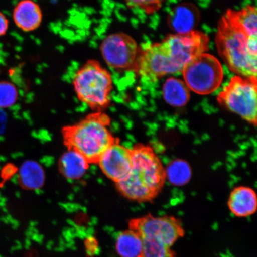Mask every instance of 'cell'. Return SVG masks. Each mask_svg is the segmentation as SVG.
<instances>
[{
    "mask_svg": "<svg viewBox=\"0 0 257 257\" xmlns=\"http://www.w3.org/2000/svg\"><path fill=\"white\" fill-rule=\"evenodd\" d=\"M132 167L124 179L116 183L118 192L128 200L152 202L162 192L166 176L159 157L149 145L138 143L131 149Z\"/></svg>",
    "mask_w": 257,
    "mask_h": 257,
    "instance_id": "cell-1",
    "label": "cell"
},
{
    "mask_svg": "<svg viewBox=\"0 0 257 257\" xmlns=\"http://www.w3.org/2000/svg\"><path fill=\"white\" fill-rule=\"evenodd\" d=\"M111 119L104 112L94 111L78 123L62 128L64 144L85 157L89 164H97L112 145L119 142L110 130Z\"/></svg>",
    "mask_w": 257,
    "mask_h": 257,
    "instance_id": "cell-2",
    "label": "cell"
},
{
    "mask_svg": "<svg viewBox=\"0 0 257 257\" xmlns=\"http://www.w3.org/2000/svg\"><path fill=\"white\" fill-rule=\"evenodd\" d=\"M249 37L223 16L218 26L216 44L218 54L231 71L244 78H256V57L250 54Z\"/></svg>",
    "mask_w": 257,
    "mask_h": 257,
    "instance_id": "cell-3",
    "label": "cell"
},
{
    "mask_svg": "<svg viewBox=\"0 0 257 257\" xmlns=\"http://www.w3.org/2000/svg\"><path fill=\"white\" fill-rule=\"evenodd\" d=\"M80 101L94 111L104 112L110 105L113 88L111 73L96 60H89L77 71L73 80Z\"/></svg>",
    "mask_w": 257,
    "mask_h": 257,
    "instance_id": "cell-4",
    "label": "cell"
},
{
    "mask_svg": "<svg viewBox=\"0 0 257 257\" xmlns=\"http://www.w3.org/2000/svg\"><path fill=\"white\" fill-rule=\"evenodd\" d=\"M218 103L256 126V78L236 76L217 96Z\"/></svg>",
    "mask_w": 257,
    "mask_h": 257,
    "instance_id": "cell-5",
    "label": "cell"
},
{
    "mask_svg": "<svg viewBox=\"0 0 257 257\" xmlns=\"http://www.w3.org/2000/svg\"><path fill=\"white\" fill-rule=\"evenodd\" d=\"M182 73L188 88L202 95L216 91L223 79V70L220 62L216 57L206 53L186 64Z\"/></svg>",
    "mask_w": 257,
    "mask_h": 257,
    "instance_id": "cell-6",
    "label": "cell"
},
{
    "mask_svg": "<svg viewBox=\"0 0 257 257\" xmlns=\"http://www.w3.org/2000/svg\"><path fill=\"white\" fill-rule=\"evenodd\" d=\"M128 227L142 239H156L170 247L185 234L181 220L173 216L147 214L128 220Z\"/></svg>",
    "mask_w": 257,
    "mask_h": 257,
    "instance_id": "cell-7",
    "label": "cell"
},
{
    "mask_svg": "<svg viewBox=\"0 0 257 257\" xmlns=\"http://www.w3.org/2000/svg\"><path fill=\"white\" fill-rule=\"evenodd\" d=\"M133 70L141 78L152 82L169 74L180 73L162 42L138 48Z\"/></svg>",
    "mask_w": 257,
    "mask_h": 257,
    "instance_id": "cell-8",
    "label": "cell"
},
{
    "mask_svg": "<svg viewBox=\"0 0 257 257\" xmlns=\"http://www.w3.org/2000/svg\"><path fill=\"white\" fill-rule=\"evenodd\" d=\"M162 43L174 65L182 73L186 64L208 50L209 38L200 31L170 35Z\"/></svg>",
    "mask_w": 257,
    "mask_h": 257,
    "instance_id": "cell-9",
    "label": "cell"
},
{
    "mask_svg": "<svg viewBox=\"0 0 257 257\" xmlns=\"http://www.w3.org/2000/svg\"><path fill=\"white\" fill-rule=\"evenodd\" d=\"M138 48L136 40L124 33L109 35L100 46L101 55L105 63L116 70H133Z\"/></svg>",
    "mask_w": 257,
    "mask_h": 257,
    "instance_id": "cell-10",
    "label": "cell"
},
{
    "mask_svg": "<svg viewBox=\"0 0 257 257\" xmlns=\"http://www.w3.org/2000/svg\"><path fill=\"white\" fill-rule=\"evenodd\" d=\"M97 164L104 174L116 184L126 178L130 172L131 149L119 142L115 143L102 154Z\"/></svg>",
    "mask_w": 257,
    "mask_h": 257,
    "instance_id": "cell-11",
    "label": "cell"
},
{
    "mask_svg": "<svg viewBox=\"0 0 257 257\" xmlns=\"http://www.w3.org/2000/svg\"><path fill=\"white\" fill-rule=\"evenodd\" d=\"M200 20L198 9L192 3H184L177 6L170 13L168 24L176 34L184 35L194 31Z\"/></svg>",
    "mask_w": 257,
    "mask_h": 257,
    "instance_id": "cell-12",
    "label": "cell"
},
{
    "mask_svg": "<svg viewBox=\"0 0 257 257\" xmlns=\"http://www.w3.org/2000/svg\"><path fill=\"white\" fill-rule=\"evenodd\" d=\"M15 23L24 32H32L40 27L43 14L40 6L33 0H21L14 9Z\"/></svg>",
    "mask_w": 257,
    "mask_h": 257,
    "instance_id": "cell-13",
    "label": "cell"
},
{
    "mask_svg": "<svg viewBox=\"0 0 257 257\" xmlns=\"http://www.w3.org/2000/svg\"><path fill=\"white\" fill-rule=\"evenodd\" d=\"M228 207L234 216L246 217L254 214L256 210V193L246 186H238L231 192Z\"/></svg>",
    "mask_w": 257,
    "mask_h": 257,
    "instance_id": "cell-14",
    "label": "cell"
},
{
    "mask_svg": "<svg viewBox=\"0 0 257 257\" xmlns=\"http://www.w3.org/2000/svg\"><path fill=\"white\" fill-rule=\"evenodd\" d=\"M89 163L84 157L74 150H68L59 160V169L66 178L79 179L85 174Z\"/></svg>",
    "mask_w": 257,
    "mask_h": 257,
    "instance_id": "cell-15",
    "label": "cell"
},
{
    "mask_svg": "<svg viewBox=\"0 0 257 257\" xmlns=\"http://www.w3.org/2000/svg\"><path fill=\"white\" fill-rule=\"evenodd\" d=\"M162 91L164 99L172 107H184L190 99L189 89L185 83L175 78H170L166 80Z\"/></svg>",
    "mask_w": 257,
    "mask_h": 257,
    "instance_id": "cell-16",
    "label": "cell"
},
{
    "mask_svg": "<svg viewBox=\"0 0 257 257\" xmlns=\"http://www.w3.org/2000/svg\"><path fill=\"white\" fill-rule=\"evenodd\" d=\"M143 240L130 229L122 231L115 239V250L119 257H138L142 250Z\"/></svg>",
    "mask_w": 257,
    "mask_h": 257,
    "instance_id": "cell-17",
    "label": "cell"
},
{
    "mask_svg": "<svg viewBox=\"0 0 257 257\" xmlns=\"http://www.w3.org/2000/svg\"><path fill=\"white\" fill-rule=\"evenodd\" d=\"M44 181V172L39 164L30 160L22 165L19 182L22 187L28 190H36L43 186Z\"/></svg>",
    "mask_w": 257,
    "mask_h": 257,
    "instance_id": "cell-18",
    "label": "cell"
},
{
    "mask_svg": "<svg viewBox=\"0 0 257 257\" xmlns=\"http://www.w3.org/2000/svg\"><path fill=\"white\" fill-rule=\"evenodd\" d=\"M255 6H248L239 11L228 10L225 16L249 37L257 36Z\"/></svg>",
    "mask_w": 257,
    "mask_h": 257,
    "instance_id": "cell-19",
    "label": "cell"
},
{
    "mask_svg": "<svg viewBox=\"0 0 257 257\" xmlns=\"http://www.w3.org/2000/svg\"><path fill=\"white\" fill-rule=\"evenodd\" d=\"M166 179L173 186H182L190 181L192 170L186 161L177 159L168 164L165 169Z\"/></svg>",
    "mask_w": 257,
    "mask_h": 257,
    "instance_id": "cell-20",
    "label": "cell"
},
{
    "mask_svg": "<svg viewBox=\"0 0 257 257\" xmlns=\"http://www.w3.org/2000/svg\"><path fill=\"white\" fill-rule=\"evenodd\" d=\"M143 246L138 257H176L172 247L153 239H143Z\"/></svg>",
    "mask_w": 257,
    "mask_h": 257,
    "instance_id": "cell-21",
    "label": "cell"
},
{
    "mask_svg": "<svg viewBox=\"0 0 257 257\" xmlns=\"http://www.w3.org/2000/svg\"><path fill=\"white\" fill-rule=\"evenodd\" d=\"M18 99L17 88L12 83L0 81V109L11 107Z\"/></svg>",
    "mask_w": 257,
    "mask_h": 257,
    "instance_id": "cell-22",
    "label": "cell"
},
{
    "mask_svg": "<svg viewBox=\"0 0 257 257\" xmlns=\"http://www.w3.org/2000/svg\"><path fill=\"white\" fill-rule=\"evenodd\" d=\"M166 0H124L128 7L142 10L148 15L154 14L162 7Z\"/></svg>",
    "mask_w": 257,
    "mask_h": 257,
    "instance_id": "cell-23",
    "label": "cell"
},
{
    "mask_svg": "<svg viewBox=\"0 0 257 257\" xmlns=\"http://www.w3.org/2000/svg\"><path fill=\"white\" fill-rule=\"evenodd\" d=\"M86 252L90 255H94L98 249V241L94 237H86L84 243Z\"/></svg>",
    "mask_w": 257,
    "mask_h": 257,
    "instance_id": "cell-24",
    "label": "cell"
},
{
    "mask_svg": "<svg viewBox=\"0 0 257 257\" xmlns=\"http://www.w3.org/2000/svg\"><path fill=\"white\" fill-rule=\"evenodd\" d=\"M9 28V21L6 16L0 12V37L6 34Z\"/></svg>",
    "mask_w": 257,
    "mask_h": 257,
    "instance_id": "cell-25",
    "label": "cell"
},
{
    "mask_svg": "<svg viewBox=\"0 0 257 257\" xmlns=\"http://www.w3.org/2000/svg\"><path fill=\"white\" fill-rule=\"evenodd\" d=\"M8 124V117L5 112L0 109V136L5 133Z\"/></svg>",
    "mask_w": 257,
    "mask_h": 257,
    "instance_id": "cell-26",
    "label": "cell"
}]
</instances>
